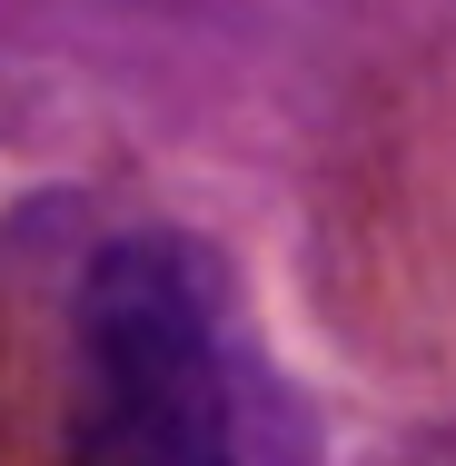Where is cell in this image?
<instances>
[{"label":"cell","mask_w":456,"mask_h":466,"mask_svg":"<svg viewBox=\"0 0 456 466\" xmlns=\"http://www.w3.org/2000/svg\"><path fill=\"white\" fill-rule=\"evenodd\" d=\"M60 466H308L288 377L238 338L208 258L109 238L80 279V407Z\"/></svg>","instance_id":"1"}]
</instances>
